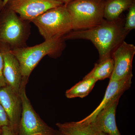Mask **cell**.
<instances>
[{
  "label": "cell",
  "mask_w": 135,
  "mask_h": 135,
  "mask_svg": "<svg viewBox=\"0 0 135 135\" xmlns=\"http://www.w3.org/2000/svg\"><path fill=\"white\" fill-rule=\"evenodd\" d=\"M129 32L126 31L121 20L104 19L101 23L90 29L70 32L64 40L84 39L90 41L99 52V60L111 56L114 50L124 41Z\"/></svg>",
  "instance_id": "6da1fadb"
},
{
  "label": "cell",
  "mask_w": 135,
  "mask_h": 135,
  "mask_svg": "<svg viewBox=\"0 0 135 135\" xmlns=\"http://www.w3.org/2000/svg\"><path fill=\"white\" fill-rule=\"evenodd\" d=\"M63 38L46 40L40 44L31 47L11 49L20 64L23 79H29L32 71L44 57H58L64 48Z\"/></svg>",
  "instance_id": "7a4b0ae2"
},
{
  "label": "cell",
  "mask_w": 135,
  "mask_h": 135,
  "mask_svg": "<svg viewBox=\"0 0 135 135\" xmlns=\"http://www.w3.org/2000/svg\"><path fill=\"white\" fill-rule=\"evenodd\" d=\"M31 22L45 40L63 38L73 30L70 14L65 4L47 11Z\"/></svg>",
  "instance_id": "3957f363"
},
{
  "label": "cell",
  "mask_w": 135,
  "mask_h": 135,
  "mask_svg": "<svg viewBox=\"0 0 135 135\" xmlns=\"http://www.w3.org/2000/svg\"><path fill=\"white\" fill-rule=\"evenodd\" d=\"M105 0H74L66 5L73 30L90 29L103 20Z\"/></svg>",
  "instance_id": "277c9868"
},
{
  "label": "cell",
  "mask_w": 135,
  "mask_h": 135,
  "mask_svg": "<svg viewBox=\"0 0 135 135\" xmlns=\"http://www.w3.org/2000/svg\"><path fill=\"white\" fill-rule=\"evenodd\" d=\"M28 80H23L20 90L22 110L17 135H56L58 131L49 127L42 119L27 97L26 86Z\"/></svg>",
  "instance_id": "5b68a950"
},
{
  "label": "cell",
  "mask_w": 135,
  "mask_h": 135,
  "mask_svg": "<svg viewBox=\"0 0 135 135\" xmlns=\"http://www.w3.org/2000/svg\"><path fill=\"white\" fill-rule=\"evenodd\" d=\"M28 22L7 7L0 23V42L11 49L24 47L29 35Z\"/></svg>",
  "instance_id": "8992f818"
},
{
  "label": "cell",
  "mask_w": 135,
  "mask_h": 135,
  "mask_svg": "<svg viewBox=\"0 0 135 135\" xmlns=\"http://www.w3.org/2000/svg\"><path fill=\"white\" fill-rule=\"evenodd\" d=\"M63 4L57 0H9L6 6L23 20L31 22L47 11Z\"/></svg>",
  "instance_id": "52a82bcc"
},
{
  "label": "cell",
  "mask_w": 135,
  "mask_h": 135,
  "mask_svg": "<svg viewBox=\"0 0 135 135\" xmlns=\"http://www.w3.org/2000/svg\"><path fill=\"white\" fill-rule=\"evenodd\" d=\"M0 103L8 118L10 127L17 135L22 110L20 92L7 85L0 87Z\"/></svg>",
  "instance_id": "ba28073f"
},
{
  "label": "cell",
  "mask_w": 135,
  "mask_h": 135,
  "mask_svg": "<svg viewBox=\"0 0 135 135\" xmlns=\"http://www.w3.org/2000/svg\"><path fill=\"white\" fill-rule=\"evenodd\" d=\"M135 46L123 41L113 51L111 56L114 62L110 80H118L132 74V62Z\"/></svg>",
  "instance_id": "9c48e42d"
},
{
  "label": "cell",
  "mask_w": 135,
  "mask_h": 135,
  "mask_svg": "<svg viewBox=\"0 0 135 135\" xmlns=\"http://www.w3.org/2000/svg\"><path fill=\"white\" fill-rule=\"evenodd\" d=\"M122 95L114 98L99 112L90 123L96 130L110 135H121L116 125V113Z\"/></svg>",
  "instance_id": "30bf717a"
},
{
  "label": "cell",
  "mask_w": 135,
  "mask_h": 135,
  "mask_svg": "<svg viewBox=\"0 0 135 135\" xmlns=\"http://www.w3.org/2000/svg\"><path fill=\"white\" fill-rule=\"evenodd\" d=\"M1 51L3 57V74L6 84L20 92L23 79L19 62L7 46Z\"/></svg>",
  "instance_id": "8fae6325"
},
{
  "label": "cell",
  "mask_w": 135,
  "mask_h": 135,
  "mask_svg": "<svg viewBox=\"0 0 135 135\" xmlns=\"http://www.w3.org/2000/svg\"><path fill=\"white\" fill-rule=\"evenodd\" d=\"M133 77L132 74L118 80H110L101 103L92 113L80 121L87 124L92 123L98 114L108 103L116 97L122 95L126 90L130 88Z\"/></svg>",
  "instance_id": "7c38bea8"
},
{
  "label": "cell",
  "mask_w": 135,
  "mask_h": 135,
  "mask_svg": "<svg viewBox=\"0 0 135 135\" xmlns=\"http://www.w3.org/2000/svg\"><path fill=\"white\" fill-rule=\"evenodd\" d=\"M134 3L135 0H105L104 19L109 21L119 19L121 14L128 9Z\"/></svg>",
  "instance_id": "4fadbf2b"
},
{
  "label": "cell",
  "mask_w": 135,
  "mask_h": 135,
  "mask_svg": "<svg viewBox=\"0 0 135 135\" xmlns=\"http://www.w3.org/2000/svg\"><path fill=\"white\" fill-rule=\"evenodd\" d=\"M114 65L113 59L111 56H109L96 64L92 71L83 78H93L97 81L106 78L110 79L113 71Z\"/></svg>",
  "instance_id": "5bb4252c"
},
{
  "label": "cell",
  "mask_w": 135,
  "mask_h": 135,
  "mask_svg": "<svg viewBox=\"0 0 135 135\" xmlns=\"http://www.w3.org/2000/svg\"><path fill=\"white\" fill-rule=\"evenodd\" d=\"M59 131L63 135H95L90 124L81 122L57 123Z\"/></svg>",
  "instance_id": "9a60e30c"
},
{
  "label": "cell",
  "mask_w": 135,
  "mask_h": 135,
  "mask_svg": "<svg viewBox=\"0 0 135 135\" xmlns=\"http://www.w3.org/2000/svg\"><path fill=\"white\" fill-rule=\"evenodd\" d=\"M97 81L93 78H83L82 80L75 84L65 92L67 98H80L86 97L91 92Z\"/></svg>",
  "instance_id": "2e32d148"
},
{
  "label": "cell",
  "mask_w": 135,
  "mask_h": 135,
  "mask_svg": "<svg viewBox=\"0 0 135 135\" xmlns=\"http://www.w3.org/2000/svg\"><path fill=\"white\" fill-rule=\"evenodd\" d=\"M128 9L124 27L126 31L129 32L135 28V3Z\"/></svg>",
  "instance_id": "e0dca14e"
},
{
  "label": "cell",
  "mask_w": 135,
  "mask_h": 135,
  "mask_svg": "<svg viewBox=\"0 0 135 135\" xmlns=\"http://www.w3.org/2000/svg\"><path fill=\"white\" fill-rule=\"evenodd\" d=\"M5 126H10V123L7 113L0 103V129Z\"/></svg>",
  "instance_id": "ac0fdd59"
},
{
  "label": "cell",
  "mask_w": 135,
  "mask_h": 135,
  "mask_svg": "<svg viewBox=\"0 0 135 135\" xmlns=\"http://www.w3.org/2000/svg\"><path fill=\"white\" fill-rule=\"evenodd\" d=\"M3 57L0 50V87L4 86L7 85L3 76Z\"/></svg>",
  "instance_id": "d6986e66"
},
{
  "label": "cell",
  "mask_w": 135,
  "mask_h": 135,
  "mask_svg": "<svg viewBox=\"0 0 135 135\" xmlns=\"http://www.w3.org/2000/svg\"><path fill=\"white\" fill-rule=\"evenodd\" d=\"M1 131V135H16L9 126L3 127Z\"/></svg>",
  "instance_id": "ffe728a7"
},
{
  "label": "cell",
  "mask_w": 135,
  "mask_h": 135,
  "mask_svg": "<svg viewBox=\"0 0 135 135\" xmlns=\"http://www.w3.org/2000/svg\"><path fill=\"white\" fill-rule=\"evenodd\" d=\"M92 128H93V130H94V134H95V135H110L108 134H106V133H103V132H101V131L96 130L93 127Z\"/></svg>",
  "instance_id": "44dd1931"
},
{
  "label": "cell",
  "mask_w": 135,
  "mask_h": 135,
  "mask_svg": "<svg viewBox=\"0 0 135 135\" xmlns=\"http://www.w3.org/2000/svg\"><path fill=\"white\" fill-rule=\"evenodd\" d=\"M57 1L61 2L63 3L64 4H66L74 0H57Z\"/></svg>",
  "instance_id": "7402d4cb"
},
{
  "label": "cell",
  "mask_w": 135,
  "mask_h": 135,
  "mask_svg": "<svg viewBox=\"0 0 135 135\" xmlns=\"http://www.w3.org/2000/svg\"><path fill=\"white\" fill-rule=\"evenodd\" d=\"M4 7L3 5V1L0 0V13L3 9Z\"/></svg>",
  "instance_id": "603a6c76"
},
{
  "label": "cell",
  "mask_w": 135,
  "mask_h": 135,
  "mask_svg": "<svg viewBox=\"0 0 135 135\" xmlns=\"http://www.w3.org/2000/svg\"><path fill=\"white\" fill-rule=\"evenodd\" d=\"M9 0H3V5L4 8L5 7L7 4Z\"/></svg>",
  "instance_id": "cb8c5ba5"
},
{
  "label": "cell",
  "mask_w": 135,
  "mask_h": 135,
  "mask_svg": "<svg viewBox=\"0 0 135 135\" xmlns=\"http://www.w3.org/2000/svg\"><path fill=\"white\" fill-rule=\"evenodd\" d=\"M56 135H63L62 134H61V133H60V132H59V131H58V133H57V134H56Z\"/></svg>",
  "instance_id": "d4e9b609"
},
{
  "label": "cell",
  "mask_w": 135,
  "mask_h": 135,
  "mask_svg": "<svg viewBox=\"0 0 135 135\" xmlns=\"http://www.w3.org/2000/svg\"><path fill=\"white\" fill-rule=\"evenodd\" d=\"M1 129H0V135H1Z\"/></svg>",
  "instance_id": "484cf974"
}]
</instances>
